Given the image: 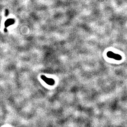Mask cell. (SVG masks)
<instances>
[{
  "mask_svg": "<svg viewBox=\"0 0 127 127\" xmlns=\"http://www.w3.org/2000/svg\"><path fill=\"white\" fill-rule=\"evenodd\" d=\"M6 24L5 25H10L11 24H12L13 23V20L12 19H9L8 20H7V22H6Z\"/></svg>",
  "mask_w": 127,
  "mask_h": 127,
  "instance_id": "obj_1",
  "label": "cell"
},
{
  "mask_svg": "<svg viewBox=\"0 0 127 127\" xmlns=\"http://www.w3.org/2000/svg\"><path fill=\"white\" fill-rule=\"evenodd\" d=\"M8 13V12L7 11V10H6V12H5V13H6V14H5V16H7Z\"/></svg>",
  "mask_w": 127,
  "mask_h": 127,
  "instance_id": "obj_2",
  "label": "cell"
}]
</instances>
